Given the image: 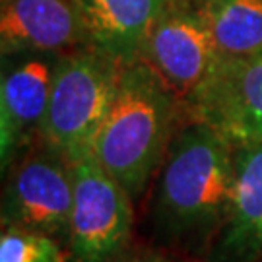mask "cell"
<instances>
[{"mask_svg": "<svg viewBox=\"0 0 262 262\" xmlns=\"http://www.w3.org/2000/svg\"><path fill=\"white\" fill-rule=\"evenodd\" d=\"M169 0H78L84 21V47L119 64L138 60L142 47Z\"/></svg>", "mask_w": 262, "mask_h": 262, "instance_id": "11", "label": "cell"}, {"mask_svg": "<svg viewBox=\"0 0 262 262\" xmlns=\"http://www.w3.org/2000/svg\"><path fill=\"white\" fill-rule=\"evenodd\" d=\"M109 262H202L188 258L183 254L171 253L165 249H154V247H126L122 253L113 256Z\"/></svg>", "mask_w": 262, "mask_h": 262, "instance_id": "14", "label": "cell"}, {"mask_svg": "<svg viewBox=\"0 0 262 262\" xmlns=\"http://www.w3.org/2000/svg\"><path fill=\"white\" fill-rule=\"evenodd\" d=\"M66 245L56 237L21 227H2L0 262H68Z\"/></svg>", "mask_w": 262, "mask_h": 262, "instance_id": "13", "label": "cell"}, {"mask_svg": "<svg viewBox=\"0 0 262 262\" xmlns=\"http://www.w3.org/2000/svg\"><path fill=\"white\" fill-rule=\"evenodd\" d=\"M185 109L188 117L215 126L235 144L262 142V51L220 58Z\"/></svg>", "mask_w": 262, "mask_h": 262, "instance_id": "8", "label": "cell"}, {"mask_svg": "<svg viewBox=\"0 0 262 262\" xmlns=\"http://www.w3.org/2000/svg\"><path fill=\"white\" fill-rule=\"evenodd\" d=\"M212 31L222 58L262 51V0H188Z\"/></svg>", "mask_w": 262, "mask_h": 262, "instance_id": "12", "label": "cell"}, {"mask_svg": "<svg viewBox=\"0 0 262 262\" xmlns=\"http://www.w3.org/2000/svg\"><path fill=\"white\" fill-rule=\"evenodd\" d=\"M72 173L68 262H109L130 245L136 204L92 154L72 161Z\"/></svg>", "mask_w": 262, "mask_h": 262, "instance_id": "4", "label": "cell"}, {"mask_svg": "<svg viewBox=\"0 0 262 262\" xmlns=\"http://www.w3.org/2000/svg\"><path fill=\"white\" fill-rule=\"evenodd\" d=\"M72 202V163L37 142L10 167L2 192V227L47 233L66 245Z\"/></svg>", "mask_w": 262, "mask_h": 262, "instance_id": "5", "label": "cell"}, {"mask_svg": "<svg viewBox=\"0 0 262 262\" xmlns=\"http://www.w3.org/2000/svg\"><path fill=\"white\" fill-rule=\"evenodd\" d=\"M140 58L187 103L222 55L200 12L188 0H169L151 26Z\"/></svg>", "mask_w": 262, "mask_h": 262, "instance_id": "6", "label": "cell"}, {"mask_svg": "<svg viewBox=\"0 0 262 262\" xmlns=\"http://www.w3.org/2000/svg\"><path fill=\"white\" fill-rule=\"evenodd\" d=\"M233 188L235 142L187 115L154 177L144 231L154 247L206 262Z\"/></svg>", "mask_w": 262, "mask_h": 262, "instance_id": "1", "label": "cell"}, {"mask_svg": "<svg viewBox=\"0 0 262 262\" xmlns=\"http://www.w3.org/2000/svg\"><path fill=\"white\" fill-rule=\"evenodd\" d=\"M121 66L92 47L62 53L41 122L39 144L62 154L70 163L92 154L117 92Z\"/></svg>", "mask_w": 262, "mask_h": 262, "instance_id": "3", "label": "cell"}, {"mask_svg": "<svg viewBox=\"0 0 262 262\" xmlns=\"http://www.w3.org/2000/svg\"><path fill=\"white\" fill-rule=\"evenodd\" d=\"M206 262H262V142L235 144V188Z\"/></svg>", "mask_w": 262, "mask_h": 262, "instance_id": "10", "label": "cell"}, {"mask_svg": "<svg viewBox=\"0 0 262 262\" xmlns=\"http://www.w3.org/2000/svg\"><path fill=\"white\" fill-rule=\"evenodd\" d=\"M62 55V53H60ZM60 55L21 53L2 56L0 161L8 171L39 140Z\"/></svg>", "mask_w": 262, "mask_h": 262, "instance_id": "7", "label": "cell"}, {"mask_svg": "<svg viewBox=\"0 0 262 262\" xmlns=\"http://www.w3.org/2000/svg\"><path fill=\"white\" fill-rule=\"evenodd\" d=\"M185 119L183 99L156 70L142 58L122 64L117 92L95 136L92 156L138 204L151 187Z\"/></svg>", "mask_w": 262, "mask_h": 262, "instance_id": "2", "label": "cell"}, {"mask_svg": "<svg viewBox=\"0 0 262 262\" xmlns=\"http://www.w3.org/2000/svg\"><path fill=\"white\" fill-rule=\"evenodd\" d=\"M78 0H2L0 53H66L84 47Z\"/></svg>", "mask_w": 262, "mask_h": 262, "instance_id": "9", "label": "cell"}]
</instances>
